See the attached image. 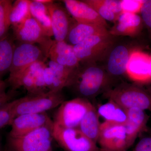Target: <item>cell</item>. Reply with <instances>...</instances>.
Wrapping results in <instances>:
<instances>
[{"instance_id":"6da1fadb","label":"cell","mask_w":151,"mask_h":151,"mask_svg":"<svg viewBox=\"0 0 151 151\" xmlns=\"http://www.w3.org/2000/svg\"><path fill=\"white\" fill-rule=\"evenodd\" d=\"M116 80L97 63H80L73 70L67 87L77 97L88 100L113 87Z\"/></svg>"},{"instance_id":"7a4b0ae2","label":"cell","mask_w":151,"mask_h":151,"mask_svg":"<svg viewBox=\"0 0 151 151\" xmlns=\"http://www.w3.org/2000/svg\"><path fill=\"white\" fill-rule=\"evenodd\" d=\"M103 96L125 110L134 108L144 111L151 110V90L136 84L122 82L104 92Z\"/></svg>"},{"instance_id":"3957f363","label":"cell","mask_w":151,"mask_h":151,"mask_svg":"<svg viewBox=\"0 0 151 151\" xmlns=\"http://www.w3.org/2000/svg\"><path fill=\"white\" fill-rule=\"evenodd\" d=\"M134 39L118 37L103 61L105 70L114 80L126 76L127 65L132 53L140 49Z\"/></svg>"},{"instance_id":"277c9868","label":"cell","mask_w":151,"mask_h":151,"mask_svg":"<svg viewBox=\"0 0 151 151\" xmlns=\"http://www.w3.org/2000/svg\"><path fill=\"white\" fill-rule=\"evenodd\" d=\"M53 125L41 127L20 137L8 135L5 148L7 151H53Z\"/></svg>"},{"instance_id":"5b68a950","label":"cell","mask_w":151,"mask_h":151,"mask_svg":"<svg viewBox=\"0 0 151 151\" xmlns=\"http://www.w3.org/2000/svg\"><path fill=\"white\" fill-rule=\"evenodd\" d=\"M65 100L62 91L28 94L16 100L13 109L14 118L28 113H46L58 107Z\"/></svg>"},{"instance_id":"8992f818","label":"cell","mask_w":151,"mask_h":151,"mask_svg":"<svg viewBox=\"0 0 151 151\" xmlns=\"http://www.w3.org/2000/svg\"><path fill=\"white\" fill-rule=\"evenodd\" d=\"M117 37L110 33L94 35L73 46L80 63L103 62Z\"/></svg>"},{"instance_id":"52a82bcc","label":"cell","mask_w":151,"mask_h":151,"mask_svg":"<svg viewBox=\"0 0 151 151\" xmlns=\"http://www.w3.org/2000/svg\"><path fill=\"white\" fill-rule=\"evenodd\" d=\"M52 135L53 139L65 151H101L97 143L78 128H64L53 123Z\"/></svg>"},{"instance_id":"ba28073f","label":"cell","mask_w":151,"mask_h":151,"mask_svg":"<svg viewBox=\"0 0 151 151\" xmlns=\"http://www.w3.org/2000/svg\"><path fill=\"white\" fill-rule=\"evenodd\" d=\"M93 106L89 100L81 97L65 100L58 108L53 123L64 128H78L86 113Z\"/></svg>"},{"instance_id":"9c48e42d","label":"cell","mask_w":151,"mask_h":151,"mask_svg":"<svg viewBox=\"0 0 151 151\" xmlns=\"http://www.w3.org/2000/svg\"><path fill=\"white\" fill-rule=\"evenodd\" d=\"M14 40L19 43L37 44L47 58L54 40L47 36L32 17L12 27Z\"/></svg>"},{"instance_id":"30bf717a","label":"cell","mask_w":151,"mask_h":151,"mask_svg":"<svg viewBox=\"0 0 151 151\" xmlns=\"http://www.w3.org/2000/svg\"><path fill=\"white\" fill-rule=\"evenodd\" d=\"M47 58L39 46L32 44L16 45L7 83L22 73L29 66L38 61L45 62Z\"/></svg>"},{"instance_id":"8fae6325","label":"cell","mask_w":151,"mask_h":151,"mask_svg":"<svg viewBox=\"0 0 151 151\" xmlns=\"http://www.w3.org/2000/svg\"><path fill=\"white\" fill-rule=\"evenodd\" d=\"M97 142L101 151H127L125 125L107 121L101 123Z\"/></svg>"},{"instance_id":"7c38bea8","label":"cell","mask_w":151,"mask_h":151,"mask_svg":"<svg viewBox=\"0 0 151 151\" xmlns=\"http://www.w3.org/2000/svg\"><path fill=\"white\" fill-rule=\"evenodd\" d=\"M126 76L137 84L151 83V55L138 49L130 57Z\"/></svg>"},{"instance_id":"4fadbf2b","label":"cell","mask_w":151,"mask_h":151,"mask_svg":"<svg viewBox=\"0 0 151 151\" xmlns=\"http://www.w3.org/2000/svg\"><path fill=\"white\" fill-rule=\"evenodd\" d=\"M46 113H28L17 116L13 120L9 136L18 137L47 125L53 124Z\"/></svg>"},{"instance_id":"5bb4252c","label":"cell","mask_w":151,"mask_h":151,"mask_svg":"<svg viewBox=\"0 0 151 151\" xmlns=\"http://www.w3.org/2000/svg\"><path fill=\"white\" fill-rule=\"evenodd\" d=\"M143 26L144 24L139 15L123 12L108 30L110 34L114 36L135 38L140 34Z\"/></svg>"},{"instance_id":"9a60e30c","label":"cell","mask_w":151,"mask_h":151,"mask_svg":"<svg viewBox=\"0 0 151 151\" xmlns=\"http://www.w3.org/2000/svg\"><path fill=\"white\" fill-rule=\"evenodd\" d=\"M51 18L52 28L54 40L65 41L71 26L75 20L65 8L53 2L46 4Z\"/></svg>"},{"instance_id":"2e32d148","label":"cell","mask_w":151,"mask_h":151,"mask_svg":"<svg viewBox=\"0 0 151 151\" xmlns=\"http://www.w3.org/2000/svg\"><path fill=\"white\" fill-rule=\"evenodd\" d=\"M65 8L76 22L81 23L99 25L108 27L107 21L83 1L63 0Z\"/></svg>"},{"instance_id":"e0dca14e","label":"cell","mask_w":151,"mask_h":151,"mask_svg":"<svg viewBox=\"0 0 151 151\" xmlns=\"http://www.w3.org/2000/svg\"><path fill=\"white\" fill-rule=\"evenodd\" d=\"M127 120L125 124L128 148L134 144L136 139L142 132L147 130L149 116L145 111L138 108L126 110Z\"/></svg>"},{"instance_id":"ac0fdd59","label":"cell","mask_w":151,"mask_h":151,"mask_svg":"<svg viewBox=\"0 0 151 151\" xmlns=\"http://www.w3.org/2000/svg\"><path fill=\"white\" fill-rule=\"evenodd\" d=\"M47 58L52 61L71 69H75L80 64L76 55L73 46L65 41L57 42L54 40Z\"/></svg>"},{"instance_id":"d6986e66","label":"cell","mask_w":151,"mask_h":151,"mask_svg":"<svg viewBox=\"0 0 151 151\" xmlns=\"http://www.w3.org/2000/svg\"><path fill=\"white\" fill-rule=\"evenodd\" d=\"M109 33L107 28L99 25L73 22L65 41L74 46L86 39L96 35Z\"/></svg>"},{"instance_id":"ffe728a7","label":"cell","mask_w":151,"mask_h":151,"mask_svg":"<svg viewBox=\"0 0 151 151\" xmlns=\"http://www.w3.org/2000/svg\"><path fill=\"white\" fill-rule=\"evenodd\" d=\"M45 64L44 61H38L33 63L18 76L8 84L14 91L21 87L27 90L28 94H36V84L37 76L39 69Z\"/></svg>"},{"instance_id":"44dd1931","label":"cell","mask_w":151,"mask_h":151,"mask_svg":"<svg viewBox=\"0 0 151 151\" xmlns=\"http://www.w3.org/2000/svg\"><path fill=\"white\" fill-rule=\"evenodd\" d=\"M99 117L97 109L93 105L86 113L78 127L86 137L96 143L101 126Z\"/></svg>"},{"instance_id":"7402d4cb","label":"cell","mask_w":151,"mask_h":151,"mask_svg":"<svg viewBox=\"0 0 151 151\" xmlns=\"http://www.w3.org/2000/svg\"><path fill=\"white\" fill-rule=\"evenodd\" d=\"M99 116L105 121L125 125L127 120L126 110L111 100L98 106L97 109Z\"/></svg>"},{"instance_id":"603a6c76","label":"cell","mask_w":151,"mask_h":151,"mask_svg":"<svg viewBox=\"0 0 151 151\" xmlns=\"http://www.w3.org/2000/svg\"><path fill=\"white\" fill-rule=\"evenodd\" d=\"M13 36L8 33L0 40V80L6 73L9 72L16 45Z\"/></svg>"},{"instance_id":"cb8c5ba5","label":"cell","mask_w":151,"mask_h":151,"mask_svg":"<svg viewBox=\"0 0 151 151\" xmlns=\"http://www.w3.org/2000/svg\"><path fill=\"white\" fill-rule=\"evenodd\" d=\"M30 12L34 18L47 36H53L51 18L46 4L37 2L35 0L30 1Z\"/></svg>"},{"instance_id":"d4e9b609","label":"cell","mask_w":151,"mask_h":151,"mask_svg":"<svg viewBox=\"0 0 151 151\" xmlns=\"http://www.w3.org/2000/svg\"><path fill=\"white\" fill-rule=\"evenodd\" d=\"M29 0H17L13 3L10 20L11 26H15L32 17L30 12Z\"/></svg>"},{"instance_id":"484cf974","label":"cell","mask_w":151,"mask_h":151,"mask_svg":"<svg viewBox=\"0 0 151 151\" xmlns=\"http://www.w3.org/2000/svg\"><path fill=\"white\" fill-rule=\"evenodd\" d=\"M13 3L11 0H0V40L9 33L11 26L10 14Z\"/></svg>"},{"instance_id":"4316f807","label":"cell","mask_w":151,"mask_h":151,"mask_svg":"<svg viewBox=\"0 0 151 151\" xmlns=\"http://www.w3.org/2000/svg\"><path fill=\"white\" fill-rule=\"evenodd\" d=\"M92 8L99 16L106 21L114 23L118 17L100 2V0H83Z\"/></svg>"},{"instance_id":"83f0119b","label":"cell","mask_w":151,"mask_h":151,"mask_svg":"<svg viewBox=\"0 0 151 151\" xmlns=\"http://www.w3.org/2000/svg\"><path fill=\"white\" fill-rule=\"evenodd\" d=\"M16 100H12L0 108V129L11 125L14 118L13 109Z\"/></svg>"},{"instance_id":"f1b7e54d","label":"cell","mask_w":151,"mask_h":151,"mask_svg":"<svg viewBox=\"0 0 151 151\" xmlns=\"http://www.w3.org/2000/svg\"><path fill=\"white\" fill-rule=\"evenodd\" d=\"M140 13L151 41V0H144Z\"/></svg>"},{"instance_id":"f546056e","label":"cell","mask_w":151,"mask_h":151,"mask_svg":"<svg viewBox=\"0 0 151 151\" xmlns=\"http://www.w3.org/2000/svg\"><path fill=\"white\" fill-rule=\"evenodd\" d=\"M144 1L122 0L123 12L137 14L140 13Z\"/></svg>"},{"instance_id":"4dcf8cb0","label":"cell","mask_w":151,"mask_h":151,"mask_svg":"<svg viewBox=\"0 0 151 151\" xmlns=\"http://www.w3.org/2000/svg\"><path fill=\"white\" fill-rule=\"evenodd\" d=\"M100 1L117 17L123 12L122 0H100Z\"/></svg>"},{"instance_id":"1f68e13d","label":"cell","mask_w":151,"mask_h":151,"mask_svg":"<svg viewBox=\"0 0 151 151\" xmlns=\"http://www.w3.org/2000/svg\"><path fill=\"white\" fill-rule=\"evenodd\" d=\"M133 151H151V133L142 138Z\"/></svg>"},{"instance_id":"d6a6232c","label":"cell","mask_w":151,"mask_h":151,"mask_svg":"<svg viewBox=\"0 0 151 151\" xmlns=\"http://www.w3.org/2000/svg\"><path fill=\"white\" fill-rule=\"evenodd\" d=\"M15 91L11 90L10 92H5L0 94V108L6 103L12 101Z\"/></svg>"},{"instance_id":"836d02e7","label":"cell","mask_w":151,"mask_h":151,"mask_svg":"<svg viewBox=\"0 0 151 151\" xmlns=\"http://www.w3.org/2000/svg\"><path fill=\"white\" fill-rule=\"evenodd\" d=\"M7 83L2 80H0V94L6 92Z\"/></svg>"},{"instance_id":"e575fe53","label":"cell","mask_w":151,"mask_h":151,"mask_svg":"<svg viewBox=\"0 0 151 151\" xmlns=\"http://www.w3.org/2000/svg\"><path fill=\"white\" fill-rule=\"evenodd\" d=\"M35 1L37 2L41 3L44 4H47L49 3L54 2V1H52V0H35Z\"/></svg>"},{"instance_id":"d590c367","label":"cell","mask_w":151,"mask_h":151,"mask_svg":"<svg viewBox=\"0 0 151 151\" xmlns=\"http://www.w3.org/2000/svg\"><path fill=\"white\" fill-rule=\"evenodd\" d=\"M5 148H3L1 138L0 136V151H4Z\"/></svg>"},{"instance_id":"8d00e7d4","label":"cell","mask_w":151,"mask_h":151,"mask_svg":"<svg viewBox=\"0 0 151 151\" xmlns=\"http://www.w3.org/2000/svg\"><path fill=\"white\" fill-rule=\"evenodd\" d=\"M7 151L6 150L5 148V151Z\"/></svg>"},{"instance_id":"74e56055","label":"cell","mask_w":151,"mask_h":151,"mask_svg":"<svg viewBox=\"0 0 151 151\" xmlns=\"http://www.w3.org/2000/svg\"><path fill=\"white\" fill-rule=\"evenodd\" d=\"M150 90H151V88H150Z\"/></svg>"},{"instance_id":"f35d334b","label":"cell","mask_w":151,"mask_h":151,"mask_svg":"<svg viewBox=\"0 0 151 151\" xmlns=\"http://www.w3.org/2000/svg\"><path fill=\"white\" fill-rule=\"evenodd\" d=\"M151 112V111H150Z\"/></svg>"}]
</instances>
